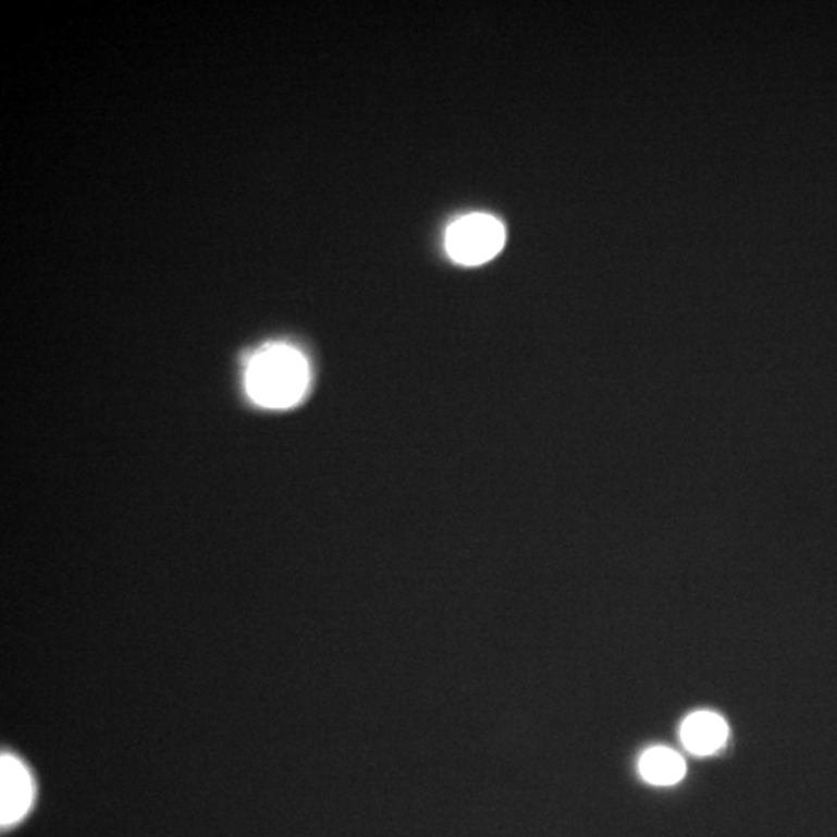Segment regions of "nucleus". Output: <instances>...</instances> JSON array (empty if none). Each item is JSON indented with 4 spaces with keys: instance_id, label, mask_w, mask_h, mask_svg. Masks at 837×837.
I'll use <instances>...</instances> for the list:
<instances>
[{
    "instance_id": "nucleus-1",
    "label": "nucleus",
    "mask_w": 837,
    "mask_h": 837,
    "mask_svg": "<svg viewBox=\"0 0 837 837\" xmlns=\"http://www.w3.org/2000/svg\"><path fill=\"white\" fill-rule=\"evenodd\" d=\"M309 380L306 357L288 345L264 346L247 365L248 396L264 408L294 407L305 397Z\"/></svg>"
},
{
    "instance_id": "nucleus-2",
    "label": "nucleus",
    "mask_w": 837,
    "mask_h": 837,
    "mask_svg": "<svg viewBox=\"0 0 837 837\" xmlns=\"http://www.w3.org/2000/svg\"><path fill=\"white\" fill-rule=\"evenodd\" d=\"M506 230L498 219L489 214H469L450 225L445 247L456 262L480 266L503 250Z\"/></svg>"
},
{
    "instance_id": "nucleus-3",
    "label": "nucleus",
    "mask_w": 837,
    "mask_h": 837,
    "mask_svg": "<svg viewBox=\"0 0 837 837\" xmlns=\"http://www.w3.org/2000/svg\"><path fill=\"white\" fill-rule=\"evenodd\" d=\"M35 781L30 770L11 754L0 756V822L2 827L17 824L33 805Z\"/></svg>"
},
{
    "instance_id": "nucleus-4",
    "label": "nucleus",
    "mask_w": 837,
    "mask_h": 837,
    "mask_svg": "<svg viewBox=\"0 0 837 837\" xmlns=\"http://www.w3.org/2000/svg\"><path fill=\"white\" fill-rule=\"evenodd\" d=\"M727 725L722 716L711 712H698L682 723V743L697 755H711L726 743Z\"/></svg>"
},
{
    "instance_id": "nucleus-5",
    "label": "nucleus",
    "mask_w": 837,
    "mask_h": 837,
    "mask_svg": "<svg viewBox=\"0 0 837 837\" xmlns=\"http://www.w3.org/2000/svg\"><path fill=\"white\" fill-rule=\"evenodd\" d=\"M641 774L654 785H674L686 774V763L681 755L667 748H653L642 755Z\"/></svg>"
}]
</instances>
